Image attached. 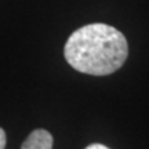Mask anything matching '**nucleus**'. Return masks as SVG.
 <instances>
[{
  "label": "nucleus",
  "mask_w": 149,
  "mask_h": 149,
  "mask_svg": "<svg viewBox=\"0 0 149 149\" xmlns=\"http://www.w3.org/2000/svg\"><path fill=\"white\" fill-rule=\"evenodd\" d=\"M68 64L77 72L105 76L120 69L128 55L127 39L107 24H90L76 29L64 47Z\"/></svg>",
  "instance_id": "obj_1"
},
{
  "label": "nucleus",
  "mask_w": 149,
  "mask_h": 149,
  "mask_svg": "<svg viewBox=\"0 0 149 149\" xmlns=\"http://www.w3.org/2000/svg\"><path fill=\"white\" fill-rule=\"evenodd\" d=\"M6 148V133L3 128H0V149Z\"/></svg>",
  "instance_id": "obj_3"
},
{
  "label": "nucleus",
  "mask_w": 149,
  "mask_h": 149,
  "mask_svg": "<svg viewBox=\"0 0 149 149\" xmlns=\"http://www.w3.org/2000/svg\"><path fill=\"white\" fill-rule=\"evenodd\" d=\"M86 149H109V148L105 146V145H101V144H91V145H88Z\"/></svg>",
  "instance_id": "obj_4"
},
{
  "label": "nucleus",
  "mask_w": 149,
  "mask_h": 149,
  "mask_svg": "<svg viewBox=\"0 0 149 149\" xmlns=\"http://www.w3.org/2000/svg\"><path fill=\"white\" fill-rule=\"evenodd\" d=\"M21 149H53V135L47 130H33L24 141Z\"/></svg>",
  "instance_id": "obj_2"
}]
</instances>
